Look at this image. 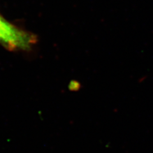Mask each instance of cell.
<instances>
[{
  "mask_svg": "<svg viewBox=\"0 0 153 153\" xmlns=\"http://www.w3.org/2000/svg\"><path fill=\"white\" fill-rule=\"evenodd\" d=\"M35 42L34 35L13 25L0 14V44L11 51H25Z\"/></svg>",
  "mask_w": 153,
  "mask_h": 153,
  "instance_id": "1",
  "label": "cell"
}]
</instances>
